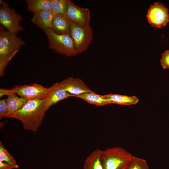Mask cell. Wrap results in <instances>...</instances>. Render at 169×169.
<instances>
[{
    "instance_id": "cell-1",
    "label": "cell",
    "mask_w": 169,
    "mask_h": 169,
    "mask_svg": "<svg viewBox=\"0 0 169 169\" xmlns=\"http://www.w3.org/2000/svg\"><path fill=\"white\" fill-rule=\"evenodd\" d=\"M46 111L43 99L28 100L21 108L7 117L19 120L24 129L35 132L41 125Z\"/></svg>"
},
{
    "instance_id": "cell-2",
    "label": "cell",
    "mask_w": 169,
    "mask_h": 169,
    "mask_svg": "<svg viewBox=\"0 0 169 169\" xmlns=\"http://www.w3.org/2000/svg\"><path fill=\"white\" fill-rule=\"evenodd\" d=\"M133 157L124 149L114 147L102 151L101 161L103 169H126Z\"/></svg>"
},
{
    "instance_id": "cell-3",
    "label": "cell",
    "mask_w": 169,
    "mask_h": 169,
    "mask_svg": "<svg viewBox=\"0 0 169 169\" xmlns=\"http://www.w3.org/2000/svg\"><path fill=\"white\" fill-rule=\"evenodd\" d=\"M43 31L47 36L49 49L67 57L74 56L78 54L70 35L57 34L50 28Z\"/></svg>"
},
{
    "instance_id": "cell-4",
    "label": "cell",
    "mask_w": 169,
    "mask_h": 169,
    "mask_svg": "<svg viewBox=\"0 0 169 169\" xmlns=\"http://www.w3.org/2000/svg\"><path fill=\"white\" fill-rule=\"evenodd\" d=\"M48 90V88L39 84H25L17 86L10 89H0V97L14 94L28 101L42 100L46 96Z\"/></svg>"
},
{
    "instance_id": "cell-5",
    "label": "cell",
    "mask_w": 169,
    "mask_h": 169,
    "mask_svg": "<svg viewBox=\"0 0 169 169\" xmlns=\"http://www.w3.org/2000/svg\"><path fill=\"white\" fill-rule=\"evenodd\" d=\"M0 23L7 30L16 34L24 31L25 28L21 25L23 20L21 15L17 13L14 9L11 8L7 2L1 0Z\"/></svg>"
},
{
    "instance_id": "cell-6",
    "label": "cell",
    "mask_w": 169,
    "mask_h": 169,
    "mask_svg": "<svg viewBox=\"0 0 169 169\" xmlns=\"http://www.w3.org/2000/svg\"><path fill=\"white\" fill-rule=\"evenodd\" d=\"M70 35L78 54L87 49L93 39V30L90 25L81 26L71 22Z\"/></svg>"
},
{
    "instance_id": "cell-7",
    "label": "cell",
    "mask_w": 169,
    "mask_h": 169,
    "mask_svg": "<svg viewBox=\"0 0 169 169\" xmlns=\"http://www.w3.org/2000/svg\"><path fill=\"white\" fill-rule=\"evenodd\" d=\"M0 31V58L19 50L25 44L24 41L17 37V34L3 29L2 26Z\"/></svg>"
},
{
    "instance_id": "cell-8",
    "label": "cell",
    "mask_w": 169,
    "mask_h": 169,
    "mask_svg": "<svg viewBox=\"0 0 169 169\" xmlns=\"http://www.w3.org/2000/svg\"><path fill=\"white\" fill-rule=\"evenodd\" d=\"M169 10L161 2H156L151 5L146 18L148 23L152 27L161 28L169 22Z\"/></svg>"
},
{
    "instance_id": "cell-9",
    "label": "cell",
    "mask_w": 169,
    "mask_h": 169,
    "mask_svg": "<svg viewBox=\"0 0 169 169\" xmlns=\"http://www.w3.org/2000/svg\"><path fill=\"white\" fill-rule=\"evenodd\" d=\"M66 15L70 22L77 25L81 26L90 25V10L78 6L69 0H67Z\"/></svg>"
},
{
    "instance_id": "cell-10",
    "label": "cell",
    "mask_w": 169,
    "mask_h": 169,
    "mask_svg": "<svg viewBox=\"0 0 169 169\" xmlns=\"http://www.w3.org/2000/svg\"><path fill=\"white\" fill-rule=\"evenodd\" d=\"M58 83L62 89L73 97L92 91L79 79L70 77Z\"/></svg>"
},
{
    "instance_id": "cell-11",
    "label": "cell",
    "mask_w": 169,
    "mask_h": 169,
    "mask_svg": "<svg viewBox=\"0 0 169 169\" xmlns=\"http://www.w3.org/2000/svg\"><path fill=\"white\" fill-rule=\"evenodd\" d=\"M48 89V93L43 99L44 105L47 110L58 102L69 97H73L62 89L58 83L53 84Z\"/></svg>"
},
{
    "instance_id": "cell-12",
    "label": "cell",
    "mask_w": 169,
    "mask_h": 169,
    "mask_svg": "<svg viewBox=\"0 0 169 169\" xmlns=\"http://www.w3.org/2000/svg\"><path fill=\"white\" fill-rule=\"evenodd\" d=\"M50 29L57 34L70 35L71 22L65 14L54 13Z\"/></svg>"
},
{
    "instance_id": "cell-13",
    "label": "cell",
    "mask_w": 169,
    "mask_h": 169,
    "mask_svg": "<svg viewBox=\"0 0 169 169\" xmlns=\"http://www.w3.org/2000/svg\"><path fill=\"white\" fill-rule=\"evenodd\" d=\"M54 17L50 10H44L33 13L31 22L43 30L50 28Z\"/></svg>"
},
{
    "instance_id": "cell-14",
    "label": "cell",
    "mask_w": 169,
    "mask_h": 169,
    "mask_svg": "<svg viewBox=\"0 0 169 169\" xmlns=\"http://www.w3.org/2000/svg\"><path fill=\"white\" fill-rule=\"evenodd\" d=\"M110 104L130 105L137 104L138 99L135 96H130L117 94H109L104 95Z\"/></svg>"
},
{
    "instance_id": "cell-15",
    "label": "cell",
    "mask_w": 169,
    "mask_h": 169,
    "mask_svg": "<svg viewBox=\"0 0 169 169\" xmlns=\"http://www.w3.org/2000/svg\"><path fill=\"white\" fill-rule=\"evenodd\" d=\"M102 151L97 149L92 152L85 159L83 169H103L101 161Z\"/></svg>"
},
{
    "instance_id": "cell-16",
    "label": "cell",
    "mask_w": 169,
    "mask_h": 169,
    "mask_svg": "<svg viewBox=\"0 0 169 169\" xmlns=\"http://www.w3.org/2000/svg\"><path fill=\"white\" fill-rule=\"evenodd\" d=\"M6 99L8 107V113L6 117L21 108L28 101L14 94L8 95Z\"/></svg>"
},
{
    "instance_id": "cell-17",
    "label": "cell",
    "mask_w": 169,
    "mask_h": 169,
    "mask_svg": "<svg viewBox=\"0 0 169 169\" xmlns=\"http://www.w3.org/2000/svg\"><path fill=\"white\" fill-rule=\"evenodd\" d=\"M75 97L83 99L90 104L99 106L110 104L109 101L104 95L98 94L92 91L76 96Z\"/></svg>"
},
{
    "instance_id": "cell-18",
    "label": "cell",
    "mask_w": 169,
    "mask_h": 169,
    "mask_svg": "<svg viewBox=\"0 0 169 169\" xmlns=\"http://www.w3.org/2000/svg\"><path fill=\"white\" fill-rule=\"evenodd\" d=\"M28 10L33 13L44 10H50L51 0H26Z\"/></svg>"
},
{
    "instance_id": "cell-19",
    "label": "cell",
    "mask_w": 169,
    "mask_h": 169,
    "mask_svg": "<svg viewBox=\"0 0 169 169\" xmlns=\"http://www.w3.org/2000/svg\"><path fill=\"white\" fill-rule=\"evenodd\" d=\"M0 161L6 162L13 168L19 167L14 159L8 152L1 141L0 142Z\"/></svg>"
},
{
    "instance_id": "cell-20",
    "label": "cell",
    "mask_w": 169,
    "mask_h": 169,
    "mask_svg": "<svg viewBox=\"0 0 169 169\" xmlns=\"http://www.w3.org/2000/svg\"><path fill=\"white\" fill-rule=\"evenodd\" d=\"M51 11L54 14L66 15L67 0H51Z\"/></svg>"
},
{
    "instance_id": "cell-21",
    "label": "cell",
    "mask_w": 169,
    "mask_h": 169,
    "mask_svg": "<svg viewBox=\"0 0 169 169\" xmlns=\"http://www.w3.org/2000/svg\"><path fill=\"white\" fill-rule=\"evenodd\" d=\"M126 169H149L144 159L133 156Z\"/></svg>"
},
{
    "instance_id": "cell-22",
    "label": "cell",
    "mask_w": 169,
    "mask_h": 169,
    "mask_svg": "<svg viewBox=\"0 0 169 169\" xmlns=\"http://www.w3.org/2000/svg\"><path fill=\"white\" fill-rule=\"evenodd\" d=\"M19 51V50L16 51L10 54L0 58V76L1 77L4 75V69L8 63Z\"/></svg>"
},
{
    "instance_id": "cell-23",
    "label": "cell",
    "mask_w": 169,
    "mask_h": 169,
    "mask_svg": "<svg viewBox=\"0 0 169 169\" xmlns=\"http://www.w3.org/2000/svg\"><path fill=\"white\" fill-rule=\"evenodd\" d=\"M8 113V107L6 99L0 100V119L6 117Z\"/></svg>"
},
{
    "instance_id": "cell-24",
    "label": "cell",
    "mask_w": 169,
    "mask_h": 169,
    "mask_svg": "<svg viewBox=\"0 0 169 169\" xmlns=\"http://www.w3.org/2000/svg\"><path fill=\"white\" fill-rule=\"evenodd\" d=\"M160 62L164 69H169V50L165 51L162 54Z\"/></svg>"
},
{
    "instance_id": "cell-25",
    "label": "cell",
    "mask_w": 169,
    "mask_h": 169,
    "mask_svg": "<svg viewBox=\"0 0 169 169\" xmlns=\"http://www.w3.org/2000/svg\"><path fill=\"white\" fill-rule=\"evenodd\" d=\"M13 168L9 164L0 161V169H12Z\"/></svg>"
}]
</instances>
